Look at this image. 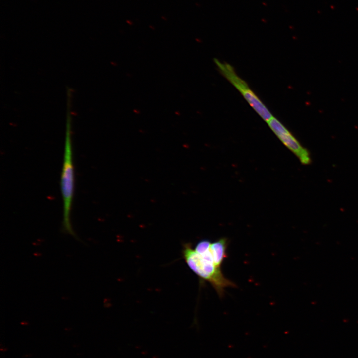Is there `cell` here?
Masks as SVG:
<instances>
[{
  "mask_svg": "<svg viewBox=\"0 0 358 358\" xmlns=\"http://www.w3.org/2000/svg\"><path fill=\"white\" fill-rule=\"evenodd\" d=\"M70 99H67L63 162L60 178V189L63 204L62 230L78 240L70 220L74 191V172L72 142V112Z\"/></svg>",
  "mask_w": 358,
  "mask_h": 358,
  "instance_id": "6da1fadb",
  "label": "cell"
},
{
  "mask_svg": "<svg viewBox=\"0 0 358 358\" xmlns=\"http://www.w3.org/2000/svg\"><path fill=\"white\" fill-rule=\"evenodd\" d=\"M183 254L190 268L200 278L209 282L220 298L223 296L226 288L236 287L233 282L224 276L221 268L201 256L190 244L184 246Z\"/></svg>",
  "mask_w": 358,
  "mask_h": 358,
  "instance_id": "7a4b0ae2",
  "label": "cell"
},
{
  "mask_svg": "<svg viewBox=\"0 0 358 358\" xmlns=\"http://www.w3.org/2000/svg\"><path fill=\"white\" fill-rule=\"evenodd\" d=\"M217 67L222 74L239 90L257 113L267 123L273 117L269 110L250 89L248 84L235 72L229 64L215 59Z\"/></svg>",
  "mask_w": 358,
  "mask_h": 358,
  "instance_id": "3957f363",
  "label": "cell"
},
{
  "mask_svg": "<svg viewBox=\"0 0 358 358\" xmlns=\"http://www.w3.org/2000/svg\"><path fill=\"white\" fill-rule=\"evenodd\" d=\"M268 123L278 138L298 158L302 164L308 165L311 162L309 152L277 118L273 116Z\"/></svg>",
  "mask_w": 358,
  "mask_h": 358,
  "instance_id": "277c9868",
  "label": "cell"
},
{
  "mask_svg": "<svg viewBox=\"0 0 358 358\" xmlns=\"http://www.w3.org/2000/svg\"><path fill=\"white\" fill-rule=\"evenodd\" d=\"M228 240L226 238H221L217 241L211 242L209 245V251L214 263L218 267L221 265L227 257V248Z\"/></svg>",
  "mask_w": 358,
  "mask_h": 358,
  "instance_id": "5b68a950",
  "label": "cell"
}]
</instances>
